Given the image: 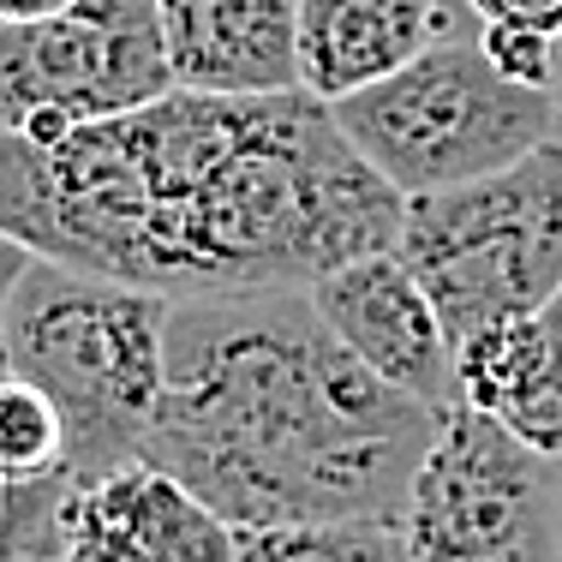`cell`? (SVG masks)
Wrapping results in <instances>:
<instances>
[{
  "label": "cell",
  "mask_w": 562,
  "mask_h": 562,
  "mask_svg": "<svg viewBox=\"0 0 562 562\" xmlns=\"http://www.w3.org/2000/svg\"><path fill=\"white\" fill-rule=\"evenodd\" d=\"M234 562H407L395 520H293L239 532Z\"/></svg>",
  "instance_id": "4fadbf2b"
},
{
  "label": "cell",
  "mask_w": 562,
  "mask_h": 562,
  "mask_svg": "<svg viewBox=\"0 0 562 562\" xmlns=\"http://www.w3.org/2000/svg\"><path fill=\"white\" fill-rule=\"evenodd\" d=\"M72 0H0V19L7 24H36V19H55Z\"/></svg>",
  "instance_id": "ac0fdd59"
},
{
  "label": "cell",
  "mask_w": 562,
  "mask_h": 562,
  "mask_svg": "<svg viewBox=\"0 0 562 562\" xmlns=\"http://www.w3.org/2000/svg\"><path fill=\"white\" fill-rule=\"evenodd\" d=\"M239 527L156 461L72 479L66 491V562H234Z\"/></svg>",
  "instance_id": "9c48e42d"
},
{
  "label": "cell",
  "mask_w": 562,
  "mask_h": 562,
  "mask_svg": "<svg viewBox=\"0 0 562 562\" xmlns=\"http://www.w3.org/2000/svg\"><path fill=\"white\" fill-rule=\"evenodd\" d=\"M437 413L371 378L312 293L180 300L144 461L227 527L395 520Z\"/></svg>",
  "instance_id": "7a4b0ae2"
},
{
  "label": "cell",
  "mask_w": 562,
  "mask_h": 562,
  "mask_svg": "<svg viewBox=\"0 0 562 562\" xmlns=\"http://www.w3.org/2000/svg\"><path fill=\"white\" fill-rule=\"evenodd\" d=\"M24 263H31V251L0 239V312H7V293H12V281L24 276ZM0 371H7V347H0Z\"/></svg>",
  "instance_id": "e0dca14e"
},
{
  "label": "cell",
  "mask_w": 562,
  "mask_h": 562,
  "mask_svg": "<svg viewBox=\"0 0 562 562\" xmlns=\"http://www.w3.org/2000/svg\"><path fill=\"white\" fill-rule=\"evenodd\" d=\"M461 401L491 413L527 449L562 461V293L532 317L497 324L454 347Z\"/></svg>",
  "instance_id": "7c38bea8"
},
{
  "label": "cell",
  "mask_w": 562,
  "mask_h": 562,
  "mask_svg": "<svg viewBox=\"0 0 562 562\" xmlns=\"http://www.w3.org/2000/svg\"><path fill=\"white\" fill-rule=\"evenodd\" d=\"M479 48L485 60L497 66L503 78L532 90H551V55H557V36H539L527 24H479Z\"/></svg>",
  "instance_id": "9a60e30c"
},
{
  "label": "cell",
  "mask_w": 562,
  "mask_h": 562,
  "mask_svg": "<svg viewBox=\"0 0 562 562\" xmlns=\"http://www.w3.org/2000/svg\"><path fill=\"white\" fill-rule=\"evenodd\" d=\"M329 114L401 198L473 186L527 162L544 144H562L557 97L503 78L479 36L431 43L401 72L329 102Z\"/></svg>",
  "instance_id": "277c9868"
},
{
  "label": "cell",
  "mask_w": 562,
  "mask_h": 562,
  "mask_svg": "<svg viewBox=\"0 0 562 562\" xmlns=\"http://www.w3.org/2000/svg\"><path fill=\"white\" fill-rule=\"evenodd\" d=\"M173 66L156 0H72L55 19H0V132L55 144L168 97Z\"/></svg>",
  "instance_id": "52a82bcc"
},
{
  "label": "cell",
  "mask_w": 562,
  "mask_h": 562,
  "mask_svg": "<svg viewBox=\"0 0 562 562\" xmlns=\"http://www.w3.org/2000/svg\"><path fill=\"white\" fill-rule=\"evenodd\" d=\"M449 36H479L467 0H305L300 90H312L317 102H341Z\"/></svg>",
  "instance_id": "8fae6325"
},
{
  "label": "cell",
  "mask_w": 562,
  "mask_h": 562,
  "mask_svg": "<svg viewBox=\"0 0 562 562\" xmlns=\"http://www.w3.org/2000/svg\"><path fill=\"white\" fill-rule=\"evenodd\" d=\"M551 97H557V114H562V36H557V55H551Z\"/></svg>",
  "instance_id": "d6986e66"
},
{
  "label": "cell",
  "mask_w": 562,
  "mask_h": 562,
  "mask_svg": "<svg viewBox=\"0 0 562 562\" xmlns=\"http://www.w3.org/2000/svg\"><path fill=\"white\" fill-rule=\"evenodd\" d=\"M300 7L305 0H156L173 85L210 97L300 90Z\"/></svg>",
  "instance_id": "30bf717a"
},
{
  "label": "cell",
  "mask_w": 562,
  "mask_h": 562,
  "mask_svg": "<svg viewBox=\"0 0 562 562\" xmlns=\"http://www.w3.org/2000/svg\"><path fill=\"white\" fill-rule=\"evenodd\" d=\"M401 204L312 90H168L55 144L0 132V239L173 305L312 293L395 251Z\"/></svg>",
  "instance_id": "6da1fadb"
},
{
  "label": "cell",
  "mask_w": 562,
  "mask_h": 562,
  "mask_svg": "<svg viewBox=\"0 0 562 562\" xmlns=\"http://www.w3.org/2000/svg\"><path fill=\"white\" fill-rule=\"evenodd\" d=\"M479 24H527L539 36H562V0H467Z\"/></svg>",
  "instance_id": "2e32d148"
},
{
  "label": "cell",
  "mask_w": 562,
  "mask_h": 562,
  "mask_svg": "<svg viewBox=\"0 0 562 562\" xmlns=\"http://www.w3.org/2000/svg\"><path fill=\"white\" fill-rule=\"evenodd\" d=\"M312 305L324 329L336 336L371 378L413 395L419 407L449 413L461 407V378H454V347L437 317L431 293L395 251H366L341 270L312 281Z\"/></svg>",
  "instance_id": "ba28073f"
},
{
  "label": "cell",
  "mask_w": 562,
  "mask_h": 562,
  "mask_svg": "<svg viewBox=\"0 0 562 562\" xmlns=\"http://www.w3.org/2000/svg\"><path fill=\"white\" fill-rule=\"evenodd\" d=\"M66 473V425L36 383L0 371V479H55Z\"/></svg>",
  "instance_id": "5bb4252c"
},
{
  "label": "cell",
  "mask_w": 562,
  "mask_h": 562,
  "mask_svg": "<svg viewBox=\"0 0 562 562\" xmlns=\"http://www.w3.org/2000/svg\"><path fill=\"white\" fill-rule=\"evenodd\" d=\"M395 527L407 562H562V461L461 401L437 413Z\"/></svg>",
  "instance_id": "8992f818"
},
{
  "label": "cell",
  "mask_w": 562,
  "mask_h": 562,
  "mask_svg": "<svg viewBox=\"0 0 562 562\" xmlns=\"http://www.w3.org/2000/svg\"><path fill=\"white\" fill-rule=\"evenodd\" d=\"M395 258L431 293L449 347L551 305L562 293V144L473 186L407 198Z\"/></svg>",
  "instance_id": "5b68a950"
},
{
  "label": "cell",
  "mask_w": 562,
  "mask_h": 562,
  "mask_svg": "<svg viewBox=\"0 0 562 562\" xmlns=\"http://www.w3.org/2000/svg\"><path fill=\"white\" fill-rule=\"evenodd\" d=\"M162 293L31 258L0 312L7 371L36 383L66 425V473L97 479L144 461L168 359Z\"/></svg>",
  "instance_id": "3957f363"
}]
</instances>
